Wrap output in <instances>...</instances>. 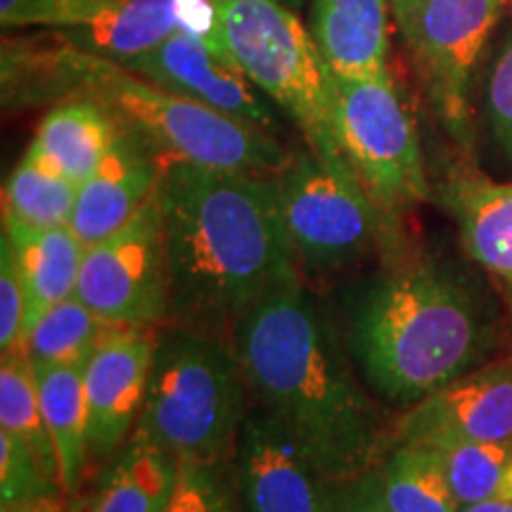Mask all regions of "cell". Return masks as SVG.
Returning a JSON list of instances; mask_svg holds the SVG:
<instances>
[{
	"instance_id": "d6986e66",
	"label": "cell",
	"mask_w": 512,
	"mask_h": 512,
	"mask_svg": "<svg viewBox=\"0 0 512 512\" xmlns=\"http://www.w3.org/2000/svg\"><path fill=\"white\" fill-rule=\"evenodd\" d=\"M389 12V0H313L311 36L332 74H389Z\"/></svg>"
},
{
	"instance_id": "484cf974",
	"label": "cell",
	"mask_w": 512,
	"mask_h": 512,
	"mask_svg": "<svg viewBox=\"0 0 512 512\" xmlns=\"http://www.w3.org/2000/svg\"><path fill=\"white\" fill-rule=\"evenodd\" d=\"M107 325L76 294L50 306L24 339V354L34 370L81 366Z\"/></svg>"
},
{
	"instance_id": "30bf717a",
	"label": "cell",
	"mask_w": 512,
	"mask_h": 512,
	"mask_svg": "<svg viewBox=\"0 0 512 512\" xmlns=\"http://www.w3.org/2000/svg\"><path fill=\"white\" fill-rule=\"evenodd\" d=\"M74 294L105 325H169V261L157 190L126 226L86 247Z\"/></svg>"
},
{
	"instance_id": "5b68a950",
	"label": "cell",
	"mask_w": 512,
	"mask_h": 512,
	"mask_svg": "<svg viewBox=\"0 0 512 512\" xmlns=\"http://www.w3.org/2000/svg\"><path fill=\"white\" fill-rule=\"evenodd\" d=\"M110 110L162 159H181L235 174L275 176L290 164L292 150L283 140L183 95L128 72L119 62L91 53L81 93Z\"/></svg>"
},
{
	"instance_id": "1f68e13d",
	"label": "cell",
	"mask_w": 512,
	"mask_h": 512,
	"mask_svg": "<svg viewBox=\"0 0 512 512\" xmlns=\"http://www.w3.org/2000/svg\"><path fill=\"white\" fill-rule=\"evenodd\" d=\"M24 337H27V292H24L15 245L3 230V238H0V351L10 354V351L22 349Z\"/></svg>"
},
{
	"instance_id": "52a82bcc",
	"label": "cell",
	"mask_w": 512,
	"mask_h": 512,
	"mask_svg": "<svg viewBox=\"0 0 512 512\" xmlns=\"http://www.w3.org/2000/svg\"><path fill=\"white\" fill-rule=\"evenodd\" d=\"M273 185L302 278H332L375 254L392 259L408 249L349 162H325L304 147Z\"/></svg>"
},
{
	"instance_id": "3957f363",
	"label": "cell",
	"mask_w": 512,
	"mask_h": 512,
	"mask_svg": "<svg viewBox=\"0 0 512 512\" xmlns=\"http://www.w3.org/2000/svg\"><path fill=\"white\" fill-rule=\"evenodd\" d=\"M339 330L370 392L401 411L484 366L496 342L465 275L411 247L349 287Z\"/></svg>"
},
{
	"instance_id": "9a60e30c",
	"label": "cell",
	"mask_w": 512,
	"mask_h": 512,
	"mask_svg": "<svg viewBox=\"0 0 512 512\" xmlns=\"http://www.w3.org/2000/svg\"><path fill=\"white\" fill-rule=\"evenodd\" d=\"M164 159L143 136L121 126L95 174L79 185L69 226L83 245L110 238L155 195Z\"/></svg>"
},
{
	"instance_id": "e0dca14e",
	"label": "cell",
	"mask_w": 512,
	"mask_h": 512,
	"mask_svg": "<svg viewBox=\"0 0 512 512\" xmlns=\"http://www.w3.org/2000/svg\"><path fill=\"white\" fill-rule=\"evenodd\" d=\"M91 53L55 29L5 34L0 43L5 107H34L81 93Z\"/></svg>"
},
{
	"instance_id": "7c38bea8",
	"label": "cell",
	"mask_w": 512,
	"mask_h": 512,
	"mask_svg": "<svg viewBox=\"0 0 512 512\" xmlns=\"http://www.w3.org/2000/svg\"><path fill=\"white\" fill-rule=\"evenodd\" d=\"M512 444V361L484 363L394 415L389 451L401 444L446 448Z\"/></svg>"
},
{
	"instance_id": "44dd1931",
	"label": "cell",
	"mask_w": 512,
	"mask_h": 512,
	"mask_svg": "<svg viewBox=\"0 0 512 512\" xmlns=\"http://www.w3.org/2000/svg\"><path fill=\"white\" fill-rule=\"evenodd\" d=\"M3 230L15 245L24 292H27V335L50 306L72 297L79 283L86 245L72 226H27L3 219ZM27 339V337H24ZM24 349V347H22Z\"/></svg>"
},
{
	"instance_id": "836d02e7",
	"label": "cell",
	"mask_w": 512,
	"mask_h": 512,
	"mask_svg": "<svg viewBox=\"0 0 512 512\" xmlns=\"http://www.w3.org/2000/svg\"><path fill=\"white\" fill-rule=\"evenodd\" d=\"M320 512H392L384 501L380 465L347 482H328Z\"/></svg>"
},
{
	"instance_id": "9c48e42d",
	"label": "cell",
	"mask_w": 512,
	"mask_h": 512,
	"mask_svg": "<svg viewBox=\"0 0 512 512\" xmlns=\"http://www.w3.org/2000/svg\"><path fill=\"white\" fill-rule=\"evenodd\" d=\"M512 0H427L411 38L415 72L434 117L465 159L475 157V76Z\"/></svg>"
},
{
	"instance_id": "74e56055",
	"label": "cell",
	"mask_w": 512,
	"mask_h": 512,
	"mask_svg": "<svg viewBox=\"0 0 512 512\" xmlns=\"http://www.w3.org/2000/svg\"><path fill=\"white\" fill-rule=\"evenodd\" d=\"M501 501H508L512 503V465L508 467V472H505V479H503V486H501V494H498Z\"/></svg>"
},
{
	"instance_id": "8992f818",
	"label": "cell",
	"mask_w": 512,
	"mask_h": 512,
	"mask_svg": "<svg viewBox=\"0 0 512 512\" xmlns=\"http://www.w3.org/2000/svg\"><path fill=\"white\" fill-rule=\"evenodd\" d=\"M214 36L249 81L325 162H347L337 140L332 72L292 8L278 0H214Z\"/></svg>"
},
{
	"instance_id": "603a6c76",
	"label": "cell",
	"mask_w": 512,
	"mask_h": 512,
	"mask_svg": "<svg viewBox=\"0 0 512 512\" xmlns=\"http://www.w3.org/2000/svg\"><path fill=\"white\" fill-rule=\"evenodd\" d=\"M83 366L34 370L43 420L53 439L64 498H74L91 477L88 406L83 392Z\"/></svg>"
},
{
	"instance_id": "f1b7e54d",
	"label": "cell",
	"mask_w": 512,
	"mask_h": 512,
	"mask_svg": "<svg viewBox=\"0 0 512 512\" xmlns=\"http://www.w3.org/2000/svg\"><path fill=\"white\" fill-rule=\"evenodd\" d=\"M164 512H240L230 463L183 460L176 491Z\"/></svg>"
},
{
	"instance_id": "5bb4252c",
	"label": "cell",
	"mask_w": 512,
	"mask_h": 512,
	"mask_svg": "<svg viewBox=\"0 0 512 512\" xmlns=\"http://www.w3.org/2000/svg\"><path fill=\"white\" fill-rule=\"evenodd\" d=\"M240 512H320L325 479L283 427L252 403L230 458Z\"/></svg>"
},
{
	"instance_id": "e575fe53",
	"label": "cell",
	"mask_w": 512,
	"mask_h": 512,
	"mask_svg": "<svg viewBox=\"0 0 512 512\" xmlns=\"http://www.w3.org/2000/svg\"><path fill=\"white\" fill-rule=\"evenodd\" d=\"M427 0H389V5H392V17L396 22V27H399L403 41H408L413 34L415 24H418V17L422 8H425Z\"/></svg>"
},
{
	"instance_id": "ffe728a7",
	"label": "cell",
	"mask_w": 512,
	"mask_h": 512,
	"mask_svg": "<svg viewBox=\"0 0 512 512\" xmlns=\"http://www.w3.org/2000/svg\"><path fill=\"white\" fill-rule=\"evenodd\" d=\"M119 128L117 117L102 102L91 95H74L50 107L29 147L81 185L110 152Z\"/></svg>"
},
{
	"instance_id": "277c9868",
	"label": "cell",
	"mask_w": 512,
	"mask_h": 512,
	"mask_svg": "<svg viewBox=\"0 0 512 512\" xmlns=\"http://www.w3.org/2000/svg\"><path fill=\"white\" fill-rule=\"evenodd\" d=\"M249 411L252 392L233 339L159 328L136 437L181 463H230Z\"/></svg>"
},
{
	"instance_id": "d590c367",
	"label": "cell",
	"mask_w": 512,
	"mask_h": 512,
	"mask_svg": "<svg viewBox=\"0 0 512 512\" xmlns=\"http://www.w3.org/2000/svg\"><path fill=\"white\" fill-rule=\"evenodd\" d=\"M0 512H72V510L67 508V498L64 496H46V498H34V501L0 505Z\"/></svg>"
},
{
	"instance_id": "f35d334b",
	"label": "cell",
	"mask_w": 512,
	"mask_h": 512,
	"mask_svg": "<svg viewBox=\"0 0 512 512\" xmlns=\"http://www.w3.org/2000/svg\"><path fill=\"white\" fill-rule=\"evenodd\" d=\"M278 3H283V5H287V8H299V5L304 3V0H278Z\"/></svg>"
},
{
	"instance_id": "83f0119b",
	"label": "cell",
	"mask_w": 512,
	"mask_h": 512,
	"mask_svg": "<svg viewBox=\"0 0 512 512\" xmlns=\"http://www.w3.org/2000/svg\"><path fill=\"white\" fill-rule=\"evenodd\" d=\"M444 458L448 482L458 498L460 510L494 501L501 494L505 472L512 465V444L479 441L437 448Z\"/></svg>"
},
{
	"instance_id": "d4e9b609",
	"label": "cell",
	"mask_w": 512,
	"mask_h": 512,
	"mask_svg": "<svg viewBox=\"0 0 512 512\" xmlns=\"http://www.w3.org/2000/svg\"><path fill=\"white\" fill-rule=\"evenodd\" d=\"M76 195L79 185L29 147L5 181L3 219L38 228L69 226Z\"/></svg>"
},
{
	"instance_id": "ba28073f",
	"label": "cell",
	"mask_w": 512,
	"mask_h": 512,
	"mask_svg": "<svg viewBox=\"0 0 512 512\" xmlns=\"http://www.w3.org/2000/svg\"><path fill=\"white\" fill-rule=\"evenodd\" d=\"M332 98L344 157L394 233L406 238V216L430 200L432 188L415 119L392 74L370 79L332 74Z\"/></svg>"
},
{
	"instance_id": "4fadbf2b",
	"label": "cell",
	"mask_w": 512,
	"mask_h": 512,
	"mask_svg": "<svg viewBox=\"0 0 512 512\" xmlns=\"http://www.w3.org/2000/svg\"><path fill=\"white\" fill-rule=\"evenodd\" d=\"M157 337V328L107 325L83 366L91 470H100L133 434L145 401Z\"/></svg>"
},
{
	"instance_id": "ac0fdd59",
	"label": "cell",
	"mask_w": 512,
	"mask_h": 512,
	"mask_svg": "<svg viewBox=\"0 0 512 512\" xmlns=\"http://www.w3.org/2000/svg\"><path fill=\"white\" fill-rule=\"evenodd\" d=\"M181 460L131 434L100 467L91 486L72 501V512H164L174 496Z\"/></svg>"
},
{
	"instance_id": "8d00e7d4",
	"label": "cell",
	"mask_w": 512,
	"mask_h": 512,
	"mask_svg": "<svg viewBox=\"0 0 512 512\" xmlns=\"http://www.w3.org/2000/svg\"><path fill=\"white\" fill-rule=\"evenodd\" d=\"M460 512H512V503L501 501V498H494V501L470 505V508H463Z\"/></svg>"
},
{
	"instance_id": "2e32d148",
	"label": "cell",
	"mask_w": 512,
	"mask_h": 512,
	"mask_svg": "<svg viewBox=\"0 0 512 512\" xmlns=\"http://www.w3.org/2000/svg\"><path fill=\"white\" fill-rule=\"evenodd\" d=\"M437 195L465 254L505 287L512 306V181H491L467 159L448 171Z\"/></svg>"
},
{
	"instance_id": "4316f807",
	"label": "cell",
	"mask_w": 512,
	"mask_h": 512,
	"mask_svg": "<svg viewBox=\"0 0 512 512\" xmlns=\"http://www.w3.org/2000/svg\"><path fill=\"white\" fill-rule=\"evenodd\" d=\"M0 430L27 444L38 460L60 477L55 446L38 399L36 373L24 349L3 354L0 361Z\"/></svg>"
},
{
	"instance_id": "d6a6232c",
	"label": "cell",
	"mask_w": 512,
	"mask_h": 512,
	"mask_svg": "<svg viewBox=\"0 0 512 512\" xmlns=\"http://www.w3.org/2000/svg\"><path fill=\"white\" fill-rule=\"evenodd\" d=\"M484 105L494 140L512 164V41L505 43L491 64L486 76Z\"/></svg>"
},
{
	"instance_id": "f546056e",
	"label": "cell",
	"mask_w": 512,
	"mask_h": 512,
	"mask_svg": "<svg viewBox=\"0 0 512 512\" xmlns=\"http://www.w3.org/2000/svg\"><path fill=\"white\" fill-rule=\"evenodd\" d=\"M46 496H64L60 477L53 475L27 444L0 430V505Z\"/></svg>"
},
{
	"instance_id": "7402d4cb",
	"label": "cell",
	"mask_w": 512,
	"mask_h": 512,
	"mask_svg": "<svg viewBox=\"0 0 512 512\" xmlns=\"http://www.w3.org/2000/svg\"><path fill=\"white\" fill-rule=\"evenodd\" d=\"M178 29H183L181 0H114L93 22L60 34L86 53L124 64L150 53Z\"/></svg>"
},
{
	"instance_id": "8fae6325",
	"label": "cell",
	"mask_w": 512,
	"mask_h": 512,
	"mask_svg": "<svg viewBox=\"0 0 512 512\" xmlns=\"http://www.w3.org/2000/svg\"><path fill=\"white\" fill-rule=\"evenodd\" d=\"M121 67L226 117L245 121L278 138L283 133V121L273 110V102L249 81L214 34L204 36L178 29L150 53L131 57Z\"/></svg>"
},
{
	"instance_id": "7a4b0ae2",
	"label": "cell",
	"mask_w": 512,
	"mask_h": 512,
	"mask_svg": "<svg viewBox=\"0 0 512 512\" xmlns=\"http://www.w3.org/2000/svg\"><path fill=\"white\" fill-rule=\"evenodd\" d=\"M157 204L169 261V325L230 337L254 304L304 283L273 176L164 159Z\"/></svg>"
},
{
	"instance_id": "4dcf8cb0",
	"label": "cell",
	"mask_w": 512,
	"mask_h": 512,
	"mask_svg": "<svg viewBox=\"0 0 512 512\" xmlns=\"http://www.w3.org/2000/svg\"><path fill=\"white\" fill-rule=\"evenodd\" d=\"M114 0H0L5 29L67 31L93 22Z\"/></svg>"
},
{
	"instance_id": "6da1fadb",
	"label": "cell",
	"mask_w": 512,
	"mask_h": 512,
	"mask_svg": "<svg viewBox=\"0 0 512 512\" xmlns=\"http://www.w3.org/2000/svg\"><path fill=\"white\" fill-rule=\"evenodd\" d=\"M230 339L252 403L283 427L325 482L361 477L387 458L394 418L304 283L254 304Z\"/></svg>"
},
{
	"instance_id": "cb8c5ba5",
	"label": "cell",
	"mask_w": 512,
	"mask_h": 512,
	"mask_svg": "<svg viewBox=\"0 0 512 512\" xmlns=\"http://www.w3.org/2000/svg\"><path fill=\"white\" fill-rule=\"evenodd\" d=\"M380 479L392 512H460L437 448L394 446L380 463Z\"/></svg>"
}]
</instances>
